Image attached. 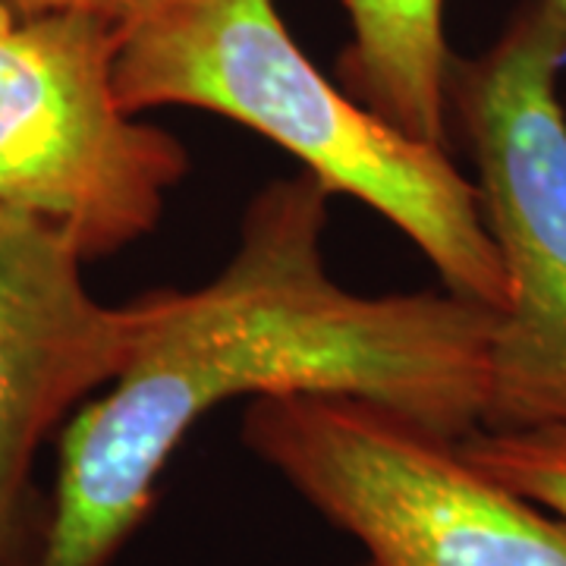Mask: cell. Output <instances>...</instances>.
Returning <instances> with one entry per match:
<instances>
[{
	"label": "cell",
	"instance_id": "1",
	"mask_svg": "<svg viewBox=\"0 0 566 566\" xmlns=\"http://www.w3.org/2000/svg\"><path fill=\"white\" fill-rule=\"evenodd\" d=\"M327 202L305 170L268 182L221 274L161 293L145 344L63 431L35 566H111L189 428L230 397H353L453 444L482 428L497 312L450 290H344L324 264Z\"/></svg>",
	"mask_w": 566,
	"mask_h": 566
},
{
	"label": "cell",
	"instance_id": "2",
	"mask_svg": "<svg viewBox=\"0 0 566 566\" xmlns=\"http://www.w3.org/2000/svg\"><path fill=\"white\" fill-rule=\"evenodd\" d=\"M114 92L126 114L199 107L277 142L305 174L403 230L450 293L506 308V274L475 182L444 145L381 120L324 76L274 0H151L120 25Z\"/></svg>",
	"mask_w": 566,
	"mask_h": 566
},
{
	"label": "cell",
	"instance_id": "3",
	"mask_svg": "<svg viewBox=\"0 0 566 566\" xmlns=\"http://www.w3.org/2000/svg\"><path fill=\"white\" fill-rule=\"evenodd\" d=\"M564 70L557 0H523L491 48L450 63V117L469 142L482 218L506 274L485 431L566 428Z\"/></svg>",
	"mask_w": 566,
	"mask_h": 566
},
{
	"label": "cell",
	"instance_id": "4",
	"mask_svg": "<svg viewBox=\"0 0 566 566\" xmlns=\"http://www.w3.org/2000/svg\"><path fill=\"white\" fill-rule=\"evenodd\" d=\"M243 441L371 566H566L560 516L390 409L324 394L259 397Z\"/></svg>",
	"mask_w": 566,
	"mask_h": 566
},
{
	"label": "cell",
	"instance_id": "5",
	"mask_svg": "<svg viewBox=\"0 0 566 566\" xmlns=\"http://www.w3.org/2000/svg\"><path fill=\"white\" fill-rule=\"evenodd\" d=\"M120 25L0 3V205L63 227L85 259L161 221L189 155L114 92Z\"/></svg>",
	"mask_w": 566,
	"mask_h": 566
},
{
	"label": "cell",
	"instance_id": "6",
	"mask_svg": "<svg viewBox=\"0 0 566 566\" xmlns=\"http://www.w3.org/2000/svg\"><path fill=\"white\" fill-rule=\"evenodd\" d=\"M80 243L0 205V566H35L44 513L32 494L41 441L95 387L111 385L161 315V293L98 303Z\"/></svg>",
	"mask_w": 566,
	"mask_h": 566
},
{
	"label": "cell",
	"instance_id": "7",
	"mask_svg": "<svg viewBox=\"0 0 566 566\" xmlns=\"http://www.w3.org/2000/svg\"><path fill=\"white\" fill-rule=\"evenodd\" d=\"M353 41L340 73L356 102L419 142L450 133L444 0H344Z\"/></svg>",
	"mask_w": 566,
	"mask_h": 566
},
{
	"label": "cell",
	"instance_id": "8",
	"mask_svg": "<svg viewBox=\"0 0 566 566\" xmlns=\"http://www.w3.org/2000/svg\"><path fill=\"white\" fill-rule=\"evenodd\" d=\"M469 463L566 523V428L475 431L460 441Z\"/></svg>",
	"mask_w": 566,
	"mask_h": 566
},
{
	"label": "cell",
	"instance_id": "9",
	"mask_svg": "<svg viewBox=\"0 0 566 566\" xmlns=\"http://www.w3.org/2000/svg\"><path fill=\"white\" fill-rule=\"evenodd\" d=\"M0 3L17 13H88L123 25L151 0H0Z\"/></svg>",
	"mask_w": 566,
	"mask_h": 566
},
{
	"label": "cell",
	"instance_id": "10",
	"mask_svg": "<svg viewBox=\"0 0 566 566\" xmlns=\"http://www.w3.org/2000/svg\"><path fill=\"white\" fill-rule=\"evenodd\" d=\"M557 3H560V7H564V10H566V0H557Z\"/></svg>",
	"mask_w": 566,
	"mask_h": 566
},
{
	"label": "cell",
	"instance_id": "11",
	"mask_svg": "<svg viewBox=\"0 0 566 566\" xmlns=\"http://www.w3.org/2000/svg\"><path fill=\"white\" fill-rule=\"evenodd\" d=\"M359 566H371V564H368V560H365V564H359Z\"/></svg>",
	"mask_w": 566,
	"mask_h": 566
}]
</instances>
